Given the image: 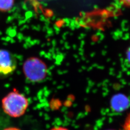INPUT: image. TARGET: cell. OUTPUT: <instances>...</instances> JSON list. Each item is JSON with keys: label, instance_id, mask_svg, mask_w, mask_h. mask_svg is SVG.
Listing matches in <instances>:
<instances>
[{"label": "cell", "instance_id": "52a82bcc", "mask_svg": "<svg viewBox=\"0 0 130 130\" xmlns=\"http://www.w3.org/2000/svg\"><path fill=\"white\" fill-rule=\"evenodd\" d=\"M50 130H69L68 129L63 127H56L52 128Z\"/></svg>", "mask_w": 130, "mask_h": 130}, {"label": "cell", "instance_id": "7a4b0ae2", "mask_svg": "<svg viewBox=\"0 0 130 130\" xmlns=\"http://www.w3.org/2000/svg\"><path fill=\"white\" fill-rule=\"evenodd\" d=\"M23 71L28 80L32 83H38L46 78L48 69L46 64L41 59L31 57L25 61Z\"/></svg>", "mask_w": 130, "mask_h": 130}, {"label": "cell", "instance_id": "277c9868", "mask_svg": "<svg viewBox=\"0 0 130 130\" xmlns=\"http://www.w3.org/2000/svg\"><path fill=\"white\" fill-rule=\"evenodd\" d=\"M14 0H0V11H9L13 6Z\"/></svg>", "mask_w": 130, "mask_h": 130}, {"label": "cell", "instance_id": "5b68a950", "mask_svg": "<svg viewBox=\"0 0 130 130\" xmlns=\"http://www.w3.org/2000/svg\"><path fill=\"white\" fill-rule=\"evenodd\" d=\"M122 130H130V113L126 118L122 126Z\"/></svg>", "mask_w": 130, "mask_h": 130}, {"label": "cell", "instance_id": "6da1fadb", "mask_svg": "<svg viewBox=\"0 0 130 130\" xmlns=\"http://www.w3.org/2000/svg\"><path fill=\"white\" fill-rule=\"evenodd\" d=\"M2 105L4 111L12 118L23 116L28 107L26 97L18 91H13L3 98Z\"/></svg>", "mask_w": 130, "mask_h": 130}, {"label": "cell", "instance_id": "3957f363", "mask_svg": "<svg viewBox=\"0 0 130 130\" xmlns=\"http://www.w3.org/2000/svg\"><path fill=\"white\" fill-rule=\"evenodd\" d=\"M18 62L14 55L8 50H0V75L12 74L17 68Z\"/></svg>", "mask_w": 130, "mask_h": 130}, {"label": "cell", "instance_id": "ba28073f", "mask_svg": "<svg viewBox=\"0 0 130 130\" xmlns=\"http://www.w3.org/2000/svg\"><path fill=\"white\" fill-rule=\"evenodd\" d=\"M4 130H21L17 127H10L5 128Z\"/></svg>", "mask_w": 130, "mask_h": 130}, {"label": "cell", "instance_id": "9c48e42d", "mask_svg": "<svg viewBox=\"0 0 130 130\" xmlns=\"http://www.w3.org/2000/svg\"><path fill=\"white\" fill-rule=\"evenodd\" d=\"M127 58L128 60L130 62V48L128 49L127 53Z\"/></svg>", "mask_w": 130, "mask_h": 130}, {"label": "cell", "instance_id": "8992f818", "mask_svg": "<svg viewBox=\"0 0 130 130\" xmlns=\"http://www.w3.org/2000/svg\"><path fill=\"white\" fill-rule=\"evenodd\" d=\"M119 1L122 5L130 7V0H119Z\"/></svg>", "mask_w": 130, "mask_h": 130}]
</instances>
